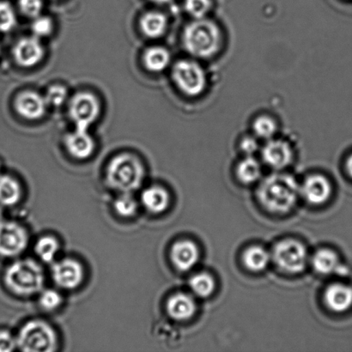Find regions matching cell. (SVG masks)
Returning a JSON list of instances; mask_svg holds the SVG:
<instances>
[{
	"label": "cell",
	"mask_w": 352,
	"mask_h": 352,
	"mask_svg": "<svg viewBox=\"0 0 352 352\" xmlns=\"http://www.w3.org/2000/svg\"><path fill=\"white\" fill-rule=\"evenodd\" d=\"M300 188L292 176L274 174L261 182L258 189V198L269 212L285 214L296 205Z\"/></svg>",
	"instance_id": "1"
},
{
	"label": "cell",
	"mask_w": 352,
	"mask_h": 352,
	"mask_svg": "<svg viewBox=\"0 0 352 352\" xmlns=\"http://www.w3.org/2000/svg\"><path fill=\"white\" fill-rule=\"evenodd\" d=\"M186 50L197 58H209L219 50V28L212 21L203 17L195 19L185 28L182 36Z\"/></svg>",
	"instance_id": "2"
},
{
	"label": "cell",
	"mask_w": 352,
	"mask_h": 352,
	"mask_svg": "<svg viewBox=\"0 0 352 352\" xmlns=\"http://www.w3.org/2000/svg\"><path fill=\"white\" fill-rule=\"evenodd\" d=\"M5 281L14 294L31 296L43 291L45 276L39 264L27 258L16 261L7 268Z\"/></svg>",
	"instance_id": "3"
},
{
	"label": "cell",
	"mask_w": 352,
	"mask_h": 352,
	"mask_svg": "<svg viewBox=\"0 0 352 352\" xmlns=\"http://www.w3.org/2000/svg\"><path fill=\"white\" fill-rule=\"evenodd\" d=\"M106 176L112 188L122 192H132L142 185L144 168L139 158L123 153L110 162Z\"/></svg>",
	"instance_id": "4"
},
{
	"label": "cell",
	"mask_w": 352,
	"mask_h": 352,
	"mask_svg": "<svg viewBox=\"0 0 352 352\" xmlns=\"http://www.w3.org/2000/svg\"><path fill=\"white\" fill-rule=\"evenodd\" d=\"M17 347L27 352H52L56 349L57 336L47 323L30 320L20 329Z\"/></svg>",
	"instance_id": "5"
},
{
	"label": "cell",
	"mask_w": 352,
	"mask_h": 352,
	"mask_svg": "<svg viewBox=\"0 0 352 352\" xmlns=\"http://www.w3.org/2000/svg\"><path fill=\"white\" fill-rule=\"evenodd\" d=\"M173 79L185 95L201 94L206 86V75L201 65L192 60H181L175 65Z\"/></svg>",
	"instance_id": "6"
},
{
	"label": "cell",
	"mask_w": 352,
	"mask_h": 352,
	"mask_svg": "<svg viewBox=\"0 0 352 352\" xmlns=\"http://www.w3.org/2000/svg\"><path fill=\"white\" fill-rule=\"evenodd\" d=\"M272 258L283 271L299 274L305 270L308 254L300 241L287 239L276 245L272 251Z\"/></svg>",
	"instance_id": "7"
},
{
	"label": "cell",
	"mask_w": 352,
	"mask_h": 352,
	"mask_svg": "<svg viewBox=\"0 0 352 352\" xmlns=\"http://www.w3.org/2000/svg\"><path fill=\"white\" fill-rule=\"evenodd\" d=\"M101 112L98 99L91 93L79 92L69 103V116L76 129L88 130Z\"/></svg>",
	"instance_id": "8"
},
{
	"label": "cell",
	"mask_w": 352,
	"mask_h": 352,
	"mask_svg": "<svg viewBox=\"0 0 352 352\" xmlns=\"http://www.w3.org/2000/svg\"><path fill=\"white\" fill-rule=\"evenodd\" d=\"M29 244V236L20 224L0 221V255L15 257L23 253Z\"/></svg>",
	"instance_id": "9"
},
{
	"label": "cell",
	"mask_w": 352,
	"mask_h": 352,
	"mask_svg": "<svg viewBox=\"0 0 352 352\" xmlns=\"http://www.w3.org/2000/svg\"><path fill=\"white\" fill-rule=\"evenodd\" d=\"M51 272L55 284L65 289L78 288L84 280V268L74 258L55 262Z\"/></svg>",
	"instance_id": "10"
},
{
	"label": "cell",
	"mask_w": 352,
	"mask_h": 352,
	"mask_svg": "<svg viewBox=\"0 0 352 352\" xmlns=\"http://www.w3.org/2000/svg\"><path fill=\"white\" fill-rule=\"evenodd\" d=\"M13 55L20 67L30 68L43 60L44 48L39 38L25 37L17 41L13 50Z\"/></svg>",
	"instance_id": "11"
},
{
	"label": "cell",
	"mask_w": 352,
	"mask_h": 352,
	"mask_svg": "<svg viewBox=\"0 0 352 352\" xmlns=\"http://www.w3.org/2000/svg\"><path fill=\"white\" fill-rule=\"evenodd\" d=\"M15 108L23 118L36 120L43 118L46 113L47 103L44 96L38 94L37 92L27 91L17 96Z\"/></svg>",
	"instance_id": "12"
},
{
	"label": "cell",
	"mask_w": 352,
	"mask_h": 352,
	"mask_svg": "<svg viewBox=\"0 0 352 352\" xmlns=\"http://www.w3.org/2000/svg\"><path fill=\"white\" fill-rule=\"evenodd\" d=\"M65 148L72 157L85 160L94 153L96 144L88 130L76 129L65 140Z\"/></svg>",
	"instance_id": "13"
},
{
	"label": "cell",
	"mask_w": 352,
	"mask_h": 352,
	"mask_svg": "<svg viewBox=\"0 0 352 352\" xmlns=\"http://www.w3.org/2000/svg\"><path fill=\"white\" fill-rule=\"evenodd\" d=\"M262 157L265 164L276 170L288 166L292 160L291 146L285 141L270 140L262 151Z\"/></svg>",
	"instance_id": "14"
},
{
	"label": "cell",
	"mask_w": 352,
	"mask_h": 352,
	"mask_svg": "<svg viewBox=\"0 0 352 352\" xmlns=\"http://www.w3.org/2000/svg\"><path fill=\"white\" fill-rule=\"evenodd\" d=\"M170 256L172 262L178 270L189 271L199 261V248L192 241H179L172 247Z\"/></svg>",
	"instance_id": "15"
},
{
	"label": "cell",
	"mask_w": 352,
	"mask_h": 352,
	"mask_svg": "<svg viewBox=\"0 0 352 352\" xmlns=\"http://www.w3.org/2000/svg\"><path fill=\"white\" fill-rule=\"evenodd\" d=\"M301 191L305 198L313 205H322L332 193L329 179L320 175H313L305 179Z\"/></svg>",
	"instance_id": "16"
},
{
	"label": "cell",
	"mask_w": 352,
	"mask_h": 352,
	"mask_svg": "<svg viewBox=\"0 0 352 352\" xmlns=\"http://www.w3.org/2000/svg\"><path fill=\"white\" fill-rule=\"evenodd\" d=\"M166 310L172 319L182 322L195 316L196 303L191 296L185 293H177L168 299Z\"/></svg>",
	"instance_id": "17"
},
{
	"label": "cell",
	"mask_w": 352,
	"mask_h": 352,
	"mask_svg": "<svg viewBox=\"0 0 352 352\" xmlns=\"http://www.w3.org/2000/svg\"><path fill=\"white\" fill-rule=\"evenodd\" d=\"M325 302L333 312L347 311L352 306V288L342 284L329 286L325 292Z\"/></svg>",
	"instance_id": "18"
},
{
	"label": "cell",
	"mask_w": 352,
	"mask_h": 352,
	"mask_svg": "<svg viewBox=\"0 0 352 352\" xmlns=\"http://www.w3.org/2000/svg\"><path fill=\"white\" fill-rule=\"evenodd\" d=\"M170 195L162 186H153L144 190L141 195V203L148 212L160 214L167 210L170 206Z\"/></svg>",
	"instance_id": "19"
},
{
	"label": "cell",
	"mask_w": 352,
	"mask_h": 352,
	"mask_svg": "<svg viewBox=\"0 0 352 352\" xmlns=\"http://www.w3.org/2000/svg\"><path fill=\"white\" fill-rule=\"evenodd\" d=\"M167 19L163 13L151 12L141 17L140 29L144 36L156 39L161 37L167 29Z\"/></svg>",
	"instance_id": "20"
},
{
	"label": "cell",
	"mask_w": 352,
	"mask_h": 352,
	"mask_svg": "<svg viewBox=\"0 0 352 352\" xmlns=\"http://www.w3.org/2000/svg\"><path fill=\"white\" fill-rule=\"evenodd\" d=\"M144 64L148 71L160 72L170 63L171 56L166 48L153 47L148 48L144 54Z\"/></svg>",
	"instance_id": "21"
},
{
	"label": "cell",
	"mask_w": 352,
	"mask_h": 352,
	"mask_svg": "<svg viewBox=\"0 0 352 352\" xmlns=\"http://www.w3.org/2000/svg\"><path fill=\"white\" fill-rule=\"evenodd\" d=\"M22 189L16 179L9 175H0V204L12 206L19 202Z\"/></svg>",
	"instance_id": "22"
},
{
	"label": "cell",
	"mask_w": 352,
	"mask_h": 352,
	"mask_svg": "<svg viewBox=\"0 0 352 352\" xmlns=\"http://www.w3.org/2000/svg\"><path fill=\"white\" fill-rule=\"evenodd\" d=\"M314 268L320 274H331L337 272L340 267L339 258L333 250L322 248L316 252L312 258Z\"/></svg>",
	"instance_id": "23"
},
{
	"label": "cell",
	"mask_w": 352,
	"mask_h": 352,
	"mask_svg": "<svg viewBox=\"0 0 352 352\" xmlns=\"http://www.w3.org/2000/svg\"><path fill=\"white\" fill-rule=\"evenodd\" d=\"M271 255L264 248L253 246L248 248L243 254V262L252 272H261L267 268Z\"/></svg>",
	"instance_id": "24"
},
{
	"label": "cell",
	"mask_w": 352,
	"mask_h": 352,
	"mask_svg": "<svg viewBox=\"0 0 352 352\" xmlns=\"http://www.w3.org/2000/svg\"><path fill=\"white\" fill-rule=\"evenodd\" d=\"M261 175V164L253 157L248 156L238 165V178L245 184H251V183L256 182L260 179Z\"/></svg>",
	"instance_id": "25"
},
{
	"label": "cell",
	"mask_w": 352,
	"mask_h": 352,
	"mask_svg": "<svg viewBox=\"0 0 352 352\" xmlns=\"http://www.w3.org/2000/svg\"><path fill=\"white\" fill-rule=\"evenodd\" d=\"M192 292L199 298H208L215 289V281L212 276L206 272L193 275L189 280Z\"/></svg>",
	"instance_id": "26"
},
{
	"label": "cell",
	"mask_w": 352,
	"mask_h": 352,
	"mask_svg": "<svg viewBox=\"0 0 352 352\" xmlns=\"http://www.w3.org/2000/svg\"><path fill=\"white\" fill-rule=\"evenodd\" d=\"M58 248H60V244L54 236H45L38 240L34 250L41 261L50 263L56 256Z\"/></svg>",
	"instance_id": "27"
},
{
	"label": "cell",
	"mask_w": 352,
	"mask_h": 352,
	"mask_svg": "<svg viewBox=\"0 0 352 352\" xmlns=\"http://www.w3.org/2000/svg\"><path fill=\"white\" fill-rule=\"evenodd\" d=\"M113 208L119 216L131 217L137 212L138 203L130 192H122L113 203Z\"/></svg>",
	"instance_id": "28"
},
{
	"label": "cell",
	"mask_w": 352,
	"mask_h": 352,
	"mask_svg": "<svg viewBox=\"0 0 352 352\" xmlns=\"http://www.w3.org/2000/svg\"><path fill=\"white\" fill-rule=\"evenodd\" d=\"M254 131L261 139L272 140L277 132V124L270 117L261 116L254 123Z\"/></svg>",
	"instance_id": "29"
},
{
	"label": "cell",
	"mask_w": 352,
	"mask_h": 352,
	"mask_svg": "<svg viewBox=\"0 0 352 352\" xmlns=\"http://www.w3.org/2000/svg\"><path fill=\"white\" fill-rule=\"evenodd\" d=\"M67 89L63 85H54L47 89L46 95L44 96L47 106L58 108L64 104L67 100Z\"/></svg>",
	"instance_id": "30"
},
{
	"label": "cell",
	"mask_w": 352,
	"mask_h": 352,
	"mask_svg": "<svg viewBox=\"0 0 352 352\" xmlns=\"http://www.w3.org/2000/svg\"><path fill=\"white\" fill-rule=\"evenodd\" d=\"M16 23V14L12 6L7 2H0V31L8 32Z\"/></svg>",
	"instance_id": "31"
},
{
	"label": "cell",
	"mask_w": 352,
	"mask_h": 352,
	"mask_svg": "<svg viewBox=\"0 0 352 352\" xmlns=\"http://www.w3.org/2000/svg\"><path fill=\"white\" fill-rule=\"evenodd\" d=\"M31 30L34 36L37 38H43L50 36L54 30V23L50 17L38 16L34 17L32 24H31Z\"/></svg>",
	"instance_id": "32"
},
{
	"label": "cell",
	"mask_w": 352,
	"mask_h": 352,
	"mask_svg": "<svg viewBox=\"0 0 352 352\" xmlns=\"http://www.w3.org/2000/svg\"><path fill=\"white\" fill-rule=\"evenodd\" d=\"M210 6H212L210 0H186L185 1L186 12L195 19L205 17L209 12Z\"/></svg>",
	"instance_id": "33"
},
{
	"label": "cell",
	"mask_w": 352,
	"mask_h": 352,
	"mask_svg": "<svg viewBox=\"0 0 352 352\" xmlns=\"http://www.w3.org/2000/svg\"><path fill=\"white\" fill-rule=\"evenodd\" d=\"M62 298L60 294L54 289H45L41 293L39 303L44 309L52 311L58 308L61 305Z\"/></svg>",
	"instance_id": "34"
},
{
	"label": "cell",
	"mask_w": 352,
	"mask_h": 352,
	"mask_svg": "<svg viewBox=\"0 0 352 352\" xmlns=\"http://www.w3.org/2000/svg\"><path fill=\"white\" fill-rule=\"evenodd\" d=\"M19 6L24 16L34 19L41 15L43 8V0H19Z\"/></svg>",
	"instance_id": "35"
},
{
	"label": "cell",
	"mask_w": 352,
	"mask_h": 352,
	"mask_svg": "<svg viewBox=\"0 0 352 352\" xmlns=\"http://www.w3.org/2000/svg\"><path fill=\"white\" fill-rule=\"evenodd\" d=\"M16 346V339L8 331H0V352L12 351Z\"/></svg>",
	"instance_id": "36"
},
{
	"label": "cell",
	"mask_w": 352,
	"mask_h": 352,
	"mask_svg": "<svg viewBox=\"0 0 352 352\" xmlns=\"http://www.w3.org/2000/svg\"><path fill=\"white\" fill-rule=\"evenodd\" d=\"M258 146L256 140L253 137L244 138L243 142L241 144V150L248 154V156H251L252 154L258 150Z\"/></svg>",
	"instance_id": "37"
},
{
	"label": "cell",
	"mask_w": 352,
	"mask_h": 352,
	"mask_svg": "<svg viewBox=\"0 0 352 352\" xmlns=\"http://www.w3.org/2000/svg\"><path fill=\"white\" fill-rule=\"evenodd\" d=\"M346 170L352 178V155L349 158H348L346 163Z\"/></svg>",
	"instance_id": "38"
},
{
	"label": "cell",
	"mask_w": 352,
	"mask_h": 352,
	"mask_svg": "<svg viewBox=\"0 0 352 352\" xmlns=\"http://www.w3.org/2000/svg\"><path fill=\"white\" fill-rule=\"evenodd\" d=\"M151 2L157 3H165L170 2V0H150Z\"/></svg>",
	"instance_id": "39"
}]
</instances>
